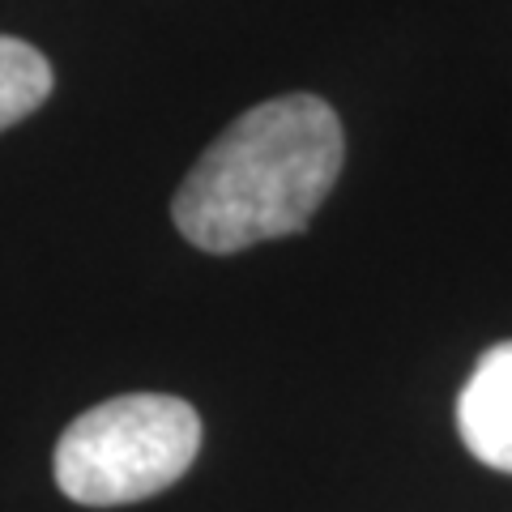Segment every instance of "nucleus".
Returning <instances> with one entry per match:
<instances>
[{
    "label": "nucleus",
    "instance_id": "obj_2",
    "mask_svg": "<svg viewBox=\"0 0 512 512\" xmlns=\"http://www.w3.org/2000/svg\"><path fill=\"white\" fill-rule=\"evenodd\" d=\"M201 448V419L180 397L124 393L73 419L56 444V483L86 508L167 491Z\"/></svg>",
    "mask_w": 512,
    "mask_h": 512
},
{
    "label": "nucleus",
    "instance_id": "obj_4",
    "mask_svg": "<svg viewBox=\"0 0 512 512\" xmlns=\"http://www.w3.org/2000/svg\"><path fill=\"white\" fill-rule=\"evenodd\" d=\"M52 94V64L39 47L0 35V133L26 120Z\"/></svg>",
    "mask_w": 512,
    "mask_h": 512
},
{
    "label": "nucleus",
    "instance_id": "obj_1",
    "mask_svg": "<svg viewBox=\"0 0 512 512\" xmlns=\"http://www.w3.org/2000/svg\"><path fill=\"white\" fill-rule=\"evenodd\" d=\"M342 154L338 111L316 94H282L227 124L184 175L171 218L214 256L295 235L338 184Z\"/></svg>",
    "mask_w": 512,
    "mask_h": 512
},
{
    "label": "nucleus",
    "instance_id": "obj_3",
    "mask_svg": "<svg viewBox=\"0 0 512 512\" xmlns=\"http://www.w3.org/2000/svg\"><path fill=\"white\" fill-rule=\"evenodd\" d=\"M457 431L483 466L512 474V342L478 359L457 397Z\"/></svg>",
    "mask_w": 512,
    "mask_h": 512
}]
</instances>
